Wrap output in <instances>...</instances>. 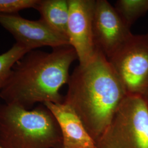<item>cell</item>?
I'll return each instance as SVG.
<instances>
[{"label": "cell", "mask_w": 148, "mask_h": 148, "mask_svg": "<svg viewBox=\"0 0 148 148\" xmlns=\"http://www.w3.org/2000/svg\"><path fill=\"white\" fill-rule=\"evenodd\" d=\"M68 85L64 103L73 109L96 143L127 95L123 85L108 59L98 49L88 63L75 68Z\"/></svg>", "instance_id": "cell-1"}, {"label": "cell", "mask_w": 148, "mask_h": 148, "mask_svg": "<svg viewBox=\"0 0 148 148\" xmlns=\"http://www.w3.org/2000/svg\"><path fill=\"white\" fill-rule=\"evenodd\" d=\"M76 59L70 45L53 48L51 52L30 51L13 66L0 98L5 104L28 110L37 103H63L59 90L68 84L70 67Z\"/></svg>", "instance_id": "cell-2"}, {"label": "cell", "mask_w": 148, "mask_h": 148, "mask_svg": "<svg viewBox=\"0 0 148 148\" xmlns=\"http://www.w3.org/2000/svg\"><path fill=\"white\" fill-rule=\"evenodd\" d=\"M1 148H63V137L53 114L43 106L28 110L0 105Z\"/></svg>", "instance_id": "cell-3"}, {"label": "cell", "mask_w": 148, "mask_h": 148, "mask_svg": "<svg viewBox=\"0 0 148 148\" xmlns=\"http://www.w3.org/2000/svg\"><path fill=\"white\" fill-rule=\"evenodd\" d=\"M95 148H148V101L126 95Z\"/></svg>", "instance_id": "cell-4"}, {"label": "cell", "mask_w": 148, "mask_h": 148, "mask_svg": "<svg viewBox=\"0 0 148 148\" xmlns=\"http://www.w3.org/2000/svg\"><path fill=\"white\" fill-rule=\"evenodd\" d=\"M108 60L127 95L148 101V32L132 34Z\"/></svg>", "instance_id": "cell-5"}, {"label": "cell", "mask_w": 148, "mask_h": 148, "mask_svg": "<svg viewBox=\"0 0 148 148\" xmlns=\"http://www.w3.org/2000/svg\"><path fill=\"white\" fill-rule=\"evenodd\" d=\"M92 27L96 48L108 59L133 34L106 0H95Z\"/></svg>", "instance_id": "cell-6"}, {"label": "cell", "mask_w": 148, "mask_h": 148, "mask_svg": "<svg viewBox=\"0 0 148 148\" xmlns=\"http://www.w3.org/2000/svg\"><path fill=\"white\" fill-rule=\"evenodd\" d=\"M69 16L67 36L77 56L79 65H85L97 51L93 35L95 0H68Z\"/></svg>", "instance_id": "cell-7"}, {"label": "cell", "mask_w": 148, "mask_h": 148, "mask_svg": "<svg viewBox=\"0 0 148 148\" xmlns=\"http://www.w3.org/2000/svg\"><path fill=\"white\" fill-rule=\"evenodd\" d=\"M0 25L18 43L30 51L42 47L69 45L67 37L54 31L42 19L32 21L17 14H0Z\"/></svg>", "instance_id": "cell-8"}, {"label": "cell", "mask_w": 148, "mask_h": 148, "mask_svg": "<svg viewBox=\"0 0 148 148\" xmlns=\"http://www.w3.org/2000/svg\"><path fill=\"white\" fill-rule=\"evenodd\" d=\"M56 119L63 137V148H95V142L90 136L79 116L65 103L43 104Z\"/></svg>", "instance_id": "cell-9"}, {"label": "cell", "mask_w": 148, "mask_h": 148, "mask_svg": "<svg viewBox=\"0 0 148 148\" xmlns=\"http://www.w3.org/2000/svg\"><path fill=\"white\" fill-rule=\"evenodd\" d=\"M35 9L40 13L41 19L54 31L68 38V0H39Z\"/></svg>", "instance_id": "cell-10"}, {"label": "cell", "mask_w": 148, "mask_h": 148, "mask_svg": "<svg viewBox=\"0 0 148 148\" xmlns=\"http://www.w3.org/2000/svg\"><path fill=\"white\" fill-rule=\"evenodd\" d=\"M128 27L148 12V0H118L114 6Z\"/></svg>", "instance_id": "cell-11"}, {"label": "cell", "mask_w": 148, "mask_h": 148, "mask_svg": "<svg viewBox=\"0 0 148 148\" xmlns=\"http://www.w3.org/2000/svg\"><path fill=\"white\" fill-rule=\"evenodd\" d=\"M30 50L16 42L5 53L0 54V91L8 79L13 66Z\"/></svg>", "instance_id": "cell-12"}, {"label": "cell", "mask_w": 148, "mask_h": 148, "mask_svg": "<svg viewBox=\"0 0 148 148\" xmlns=\"http://www.w3.org/2000/svg\"><path fill=\"white\" fill-rule=\"evenodd\" d=\"M39 0H0V14H17L19 11L36 8Z\"/></svg>", "instance_id": "cell-13"}, {"label": "cell", "mask_w": 148, "mask_h": 148, "mask_svg": "<svg viewBox=\"0 0 148 148\" xmlns=\"http://www.w3.org/2000/svg\"><path fill=\"white\" fill-rule=\"evenodd\" d=\"M0 148H1V147H0Z\"/></svg>", "instance_id": "cell-14"}]
</instances>
